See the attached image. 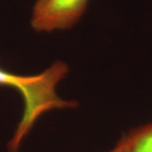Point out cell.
Listing matches in <instances>:
<instances>
[{
	"label": "cell",
	"mask_w": 152,
	"mask_h": 152,
	"mask_svg": "<svg viewBox=\"0 0 152 152\" xmlns=\"http://www.w3.org/2000/svg\"><path fill=\"white\" fill-rule=\"evenodd\" d=\"M68 72L69 68L63 62H56L44 72L32 76L17 75L0 69V86L18 90L24 101L21 119L8 144L9 152H18L22 141L42 114L53 109L72 108L77 106L74 101L59 97L56 91L58 84Z\"/></svg>",
	"instance_id": "obj_1"
},
{
	"label": "cell",
	"mask_w": 152,
	"mask_h": 152,
	"mask_svg": "<svg viewBox=\"0 0 152 152\" xmlns=\"http://www.w3.org/2000/svg\"><path fill=\"white\" fill-rule=\"evenodd\" d=\"M89 0H37L31 26L37 32H53L75 26L86 10Z\"/></svg>",
	"instance_id": "obj_2"
},
{
	"label": "cell",
	"mask_w": 152,
	"mask_h": 152,
	"mask_svg": "<svg viewBox=\"0 0 152 152\" xmlns=\"http://www.w3.org/2000/svg\"><path fill=\"white\" fill-rule=\"evenodd\" d=\"M124 139L129 152H152V124L132 130Z\"/></svg>",
	"instance_id": "obj_3"
},
{
	"label": "cell",
	"mask_w": 152,
	"mask_h": 152,
	"mask_svg": "<svg viewBox=\"0 0 152 152\" xmlns=\"http://www.w3.org/2000/svg\"><path fill=\"white\" fill-rule=\"evenodd\" d=\"M109 152H129L124 137L118 142L116 146L113 148V150H111Z\"/></svg>",
	"instance_id": "obj_4"
}]
</instances>
